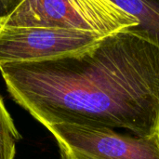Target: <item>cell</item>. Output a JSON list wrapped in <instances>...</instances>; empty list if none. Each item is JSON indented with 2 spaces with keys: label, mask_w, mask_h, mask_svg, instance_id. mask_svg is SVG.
<instances>
[{
  "label": "cell",
  "mask_w": 159,
  "mask_h": 159,
  "mask_svg": "<svg viewBox=\"0 0 159 159\" xmlns=\"http://www.w3.org/2000/svg\"><path fill=\"white\" fill-rule=\"evenodd\" d=\"M12 99L41 125L159 133V48L127 31L61 57L0 65Z\"/></svg>",
  "instance_id": "cell-1"
},
{
  "label": "cell",
  "mask_w": 159,
  "mask_h": 159,
  "mask_svg": "<svg viewBox=\"0 0 159 159\" xmlns=\"http://www.w3.org/2000/svg\"><path fill=\"white\" fill-rule=\"evenodd\" d=\"M136 24L113 0H21L0 28H55L105 37Z\"/></svg>",
  "instance_id": "cell-2"
},
{
  "label": "cell",
  "mask_w": 159,
  "mask_h": 159,
  "mask_svg": "<svg viewBox=\"0 0 159 159\" xmlns=\"http://www.w3.org/2000/svg\"><path fill=\"white\" fill-rule=\"evenodd\" d=\"M61 159H159V133L123 135L113 129L70 122L46 124Z\"/></svg>",
  "instance_id": "cell-3"
},
{
  "label": "cell",
  "mask_w": 159,
  "mask_h": 159,
  "mask_svg": "<svg viewBox=\"0 0 159 159\" xmlns=\"http://www.w3.org/2000/svg\"><path fill=\"white\" fill-rule=\"evenodd\" d=\"M101 36L55 28H0V65L47 61L86 49Z\"/></svg>",
  "instance_id": "cell-4"
},
{
  "label": "cell",
  "mask_w": 159,
  "mask_h": 159,
  "mask_svg": "<svg viewBox=\"0 0 159 159\" xmlns=\"http://www.w3.org/2000/svg\"><path fill=\"white\" fill-rule=\"evenodd\" d=\"M116 5L134 17L137 24L127 31L159 48V1L113 0Z\"/></svg>",
  "instance_id": "cell-5"
},
{
  "label": "cell",
  "mask_w": 159,
  "mask_h": 159,
  "mask_svg": "<svg viewBox=\"0 0 159 159\" xmlns=\"http://www.w3.org/2000/svg\"><path fill=\"white\" fill-rule=\"evenodd\" d=\"M20 139L13 118L0 95V159H14L16 143Z\"/></svg>",
  "instance_id": "cell-6"
},
{
  "label": "cell",
  "mask_w": 159,
  "mask_h": 159,
  "mask_svg": "<svg viewBox=\"0 0 159 159\" xmlns=\"http://www.w3.org/2000/svg\"><path fill=\"white\" fill-rule=\"evenodd\" d=\"M21 1V0H20ZM17 0H0V21L9 15L20 3Z\"/></svg>",
  "instance_id": "cell-7"
}]
</instances>
